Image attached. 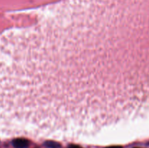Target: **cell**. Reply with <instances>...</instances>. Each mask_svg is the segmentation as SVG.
Listing matches in <instances>:
<instances>
[{"label": "cell", "instance_id": "obj_1", "mask_svg": "<svg viewBox=\"0 0 149 148\" xmlns=\"http://www.w3.org/2000/svg\"><path fill=\"white\" fill-rule=\"evenodd\" d=\"M29 144V141L24 138H17L13 140V145L15 148H28Z\"/></svg>", "mask_w": 149, "mask_h": 148}, {"label": "cell", "instance_id": "obj_2", "mask_svg": "<svg viewBox=\"0 0 149 148\" xmlns=\"http://www.w3.org/2000/svg\"><path fill=\"white\" fill-rule=\"evenodd\" d=\"M46 145L48 147H50V148H57L60 147L59 144L54 142V141H49V142H47Z\"/></svg>", "mask_w": 149, "mask_h": 148}, {"label": "cell", "instance_id": "obj_3", "mask_svg": "<svg viewBox=\"0 0 149 148\" xmlns=\"http://www.w3.org/2000/svg\"><path fill=\"white\" fill-rule=\"evenodd\" d=\"M68 148H81V147L79 146V145H69Z\"/></svg>", "mask_w": 149, "mask_h": 148}, {"label": "cell", "instance_id": "obj_4", "mask_svg": "<svg viewBox=\"0 0 149 148\" xmlns=\"http://www.w3.org/2000/svg\"><path fill=\"white\" fill-rule=\"evenodd\" d=\"M106 148H123V147L121 146H110V147H107Z\"/></svg>", "mask_w": 149, "mask_h": 148}, {"label": "cell", "instance_id": "obj_5", "mask_svg": "<svg viewBox=\"0 0 149 148\" xmlns=\"http://www.w3.org/2000/svg\"><path fill=\"white\" fill-rule=\"evenodd\" d=\"M135 148H139V147H135Z\"/></svg>", "mask_w": 149, "mask_h": 148}]
</instances>
